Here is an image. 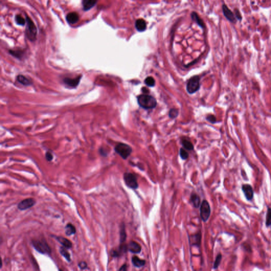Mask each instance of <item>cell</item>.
Returning <instances> with one entry per match:
<instances>
[{"label":"cell","mask_w":271,"mask_h":271,"mask_svg":"<svg viewBox=\"0 0 271 271\" xmlns=\"http://www.w3.org/2000/svg\"><path fill=\"white\" fill-rule=\"evenodd\" d=\"M211 208L208 202L206 200H203L200 205V215L201 219L203 222L206 223L210 216Z\"/></svg>","instance_id":"cell-6"},{"label":"cell","mask_w":271,"mask_h":271,"mask_svg":"<svg viewBox=\"0 0 271 271\" xmlns=\"http://www.w3.org/2000/svg\"><path fill=\"white\" fill-rule=\"evenodd\" d=\"M59 271H63V270H62V269H59Z\"/></svg>","instance_id":"cell-41"},{"label":"cell","mask_w":271,"mask_h":271,"mask_svg":"<svg viewBox=\"0 0 271 271\" xmlns=\"http://www.w3.org/2000/svg\"><path fill=\"white\" fill-rule=\"evenodd\" d=\"M54 238L66 249H70L72 247V243L70 240L64 237L54 236Z\"/></svg>","instance_id":"cell-15"},{"label":"cell","mask_w":271,"mask_h":271,"mask_svg":"<svg viewBox=\"0 0 271 271\" xmlns=\"http://www.w3.org/2000/svg\"><path fill=\"white\" fill-rule=\"evenodd\" d=\"M128 251L127 245L122 244L120 245L118 248L112 250L111 252V255L113 257H119L121 256L124 253H126Z\"/></svg>","instance_id":"cell-12"},{"label":"cell","mask_w":271,"mask_h":271,"mask_svg":"<svg viewBox=\"0 0 271 271\" xmlns=\"http://www.w3.org/2000/svg\"><path fill=\"white\" fill-rule=\"evenodd\" d=\"M65 230L66 235L67 236L74 235L76 232L75 226L70 223L66 225L65 228Z\"/></svg>","instance_id":"cell-24"},{"label":"cell","mask_w":271,"mask_h":271,"mask_svg":"<svg viewBox=\"0 0 271 271\" xmlns=\"http://www.w3.org/2000/svg\"><path fill=\"white\" fill-rule=\"evenodd\" d=\"M118 271H127V265L125 263L121 266Z\"/></svg>","instance_id":"cell-39"},{"label":"cell","mask_w":271,"mask_h":271,"mask_svg":"<svg viewBox=\"0 0 271 271\" xmlns=\"http://www.w3.org/2000/svg\"><path fill=\"white\" fill-rule=\"evenodd\" d=\"M45 158L47 161L51 162L53 159V155L52 154V153L51 152H49V151L47 152L45 154Z\"/></svg>","instance_id":"cell-35"},{"label":"cell","mask_w":271,"mask_h":271,"mask_svg":"<svg viewBox=\"0 0 271 271\" xmlns=\"http://www.w3.org/2000/svg\"><path fill=\"white\" fill-rule=\"evenodd\" d=\"M190 200L195 208H198L201 205L200 198L197 194L195 193H192L191 196H190Z\"/></svg>","instance_id":"cell-19"},{"label":"cell","mask_w":271,"mask_h":271,"mask_svg":"<svg viewBox=\"0 0 271 271\" xmlns=\"http://www.w3.org/2000/svg\"><path fill=\"white\" fill-rule=\"evenodd\" d=\"M99 153L100 155L103 157H107L108 156V152L103 147H101L99 149Z\"/></svg>","instance_id":"cell-36"},{"label":"cell","mask_w":271,"mask_h":271,"mask_svg":"<svg viewBox=\"0 0 271 271\" xmlns=\"http://www.w3.org/2000/svg\"><path fill=\"white\" fill-rule=\"evenodd\" d=\"M36 203V201L33 198H28L21 201L18 204V208L20 210L23 211L27 210L34 207Z\"/></svg>","instance_id":"cell-8"},{"label":"cell","mask_w":271,"mask_h":271,"mask_svg":"<svg viewBox=\"0 0 271 271\" xmlns=\"http://www.w3.org/2000/svg\"><path fill=\"white\" fill-rule=\"evenodd\" d=\"M32 244L34 249L42 254H50L51 252V247L44 238L32 240Z\"/></svg>","instance_id":"cell-2"},{"label":"cell","mask_w":271,"mask_h":271,"mask_svg":"<svg viewBox=\"0 0 271 271\" xmlns=\"http://www.w3.org/2000/svg\"><path fill=\"white\" fill-rule=\"evenodd\" d=\"M26 34L27 38L30 41H34L36 39L37 30L34 22L29 17H26Z\"/></svg>","instance_id":"cell-3"},{"label":"cell","mask_w":271,"mask_h":271,"mask_svg":"<svg viewBox=\"0 0 271 271\" xmlns=\"http://www.w3.org/2000/svg\"><path fill=\"white\" fill-rule=\"evenodd\" d=\"M136 28L138 31L142 32L146 29V23L144 20L142 19L137 20L135 23Z\"/></svg>","instance_id":"cell-21"},{"label":"cell","mask_w":271,"mask_h":271,"mask_svg":"<svg viewBox=\"0 0 271 271\" xmlns=\"http://www.w3.org/2000/svg\"><path fill=\"white\" fill-rule=\"evenodd\" d=\"M235 15L236 18L238 20L241 21V20H242V15L240 14V11L238 10V9H235Z\"/></svg>","instance_id":"cell-37"},{"label":"cell","mask_w":271,"mask_h":271,"mask_svg":"<svg viewBox=\"0 0 271 271\" xmlns=\"http://www.w3.org/2000/svg\"><path fill=\"white\" fill-rule=\"evenodd\" d=\"M128 250L133 254H139L141 252V245L135 241H131L127 245Z\"/></svg>","instance_id":"cell-14"},{"label":"cell","mask_w":271,"mask_h":271,"mask_svg":"<svg viewBox=\"0 0 271 271\" xmlns=\"http://www.w3.org/2000/svg\"><path fill=\"white\" fill-rule=\"evenodd\" d=\"M167 271H170V270H167Z\"/></svg>","instance_id":"cell-42"},{"label":"cell","mask_w":271,"mask_h":271,"mask_svg":"<svg viewBox=\"0 0 271 271\" xmlns=\"http://www.w3.org/2000/svg\"><path fill=\"white\" fill-rule=\"evenodd\" d=\"M206 119L207 121L210 122L211 124H215V122H217V119H216L215 116L212 114L208 115L206 117Z\"/></svg>","instance_id":"cell-34"},{"label":"cell","mask_w":271,"mask_h":271,"mask_svg":"<svg viewBox=\"0 0 271 271\" xmlns=\"http://www.w3.org/2000/svg\"><path fill=\"white\" fill-rule=\"evenodd\" d=\"M124 182L126 185L129 188L136 190L138 188L137 177L135 175L129 172H126L124 174Z\"/></svg>","instance_id":"cell-5"},{"label":"cell","mask_w":271,"mask_h":271,"mask_svg":"<svg viewBox=\"0 0 271 271\" xmlns=\"http://www.w3.org/2000/svg\"><path fill=\"white\" fill-rule=\"evenodd\" d=\"M59 252L61 255L65 258V259L69 262L71 261V259H70V253L68 252L67 250H66L65 248L64 247H60L59 249Z\"/></svg>","instance_id":"cell-25"},{"label":"cell","mask_w":271,"mask_h":271,"mask_svg":"<svg viewBox=\"0 0 271 271\" xmlns=\"http://www.w3.org/2000/svg\"><path fill=\"white\" fill-rule=\"evenodd\" d=\"M78 20L79 15L76 12H70L66 16V20L70 24H75Z\"/></svg>","instance_id":"cell-16"},{"label":"cell","mask_w":271,"mask_h":271,"mask_svg":"<svg viewBox=\"0 0 271 271\" xmlns=\"http://www.w3.org/2000/svg\"><path fill=\"white\" fill-rule=\"evenodd\" d=\"M137 99L139 105L146 110L153 109L157 105L156 100L150 95H141L138 96Z\"/></svg>","instance_id":"cell-1"},{"label":"cell","mask_w":271,"mask_h":271,"mask_svg":"<svg viewBox=\"0 0 271 271\" xmlns=\"http://www.w3.org/2000/svg\"><path fill=\"white\" fill-rule=\"evenodd\" d=\"M81 78H82L81 76H79L77 78H65L63 80V82L66 85H67L68 87H70L71 88H75L78 86Z\"/></svg>","instance_id":"cell-13"},{"label":"cell","mask_w":271,"mask_h":271,"mask_svg":"<svg viewBox=\"0 0 271 271\" xmlns=\"http://www.w3.org/2000/svg\"><path fill=\"white\" fill-rule=\"evenodd\" d=\"M200 86V78L198 76H194L188 81L186 85V90L190 94H193L198 91Z\"/></svg>","instance_id":"cell-7"},{"label":"cell","mask_w":271,"mask_h":271,"mask_svg":"<svg viewBox=\"0 0 271 271\" xmlns=\"http://www.w3.org/2000/svg\"><path fill=\"white\" fill-rule=\"evenodd\" d=\"M202 234L200 231L189 237V243L191 246L200 247L201 246Z\"/></svg>","instance_id":"cell-9"},{"label":"cell","mask_w":271,"mask_h":271,"mask_svg":"<svg viewBox=\"0 0 271 271\" xmlns=\"http://www.w3.org/2000/svg\"><path fill=\"white\" fill-rule=\"evenodd\" d=\"M143 91L145 93H147V92H149V91L148 90V89L145 88V87H143Z\"/></svg>","instance_id":"cell-40"},{"label":"cell","mask_w":271,"mask_h":271,"mask_svg":"<svg viewBox=\"0 0 271 271\" xmlns=\"http://www.w3.org/2000/svg\"><path fill=\"white\" fill-rule=\"evenodd\" d=\"M78 265L81 270H85L86 269L87 267V263L84 261H81Z\"/></svg>","instance_id":"cell-38"},{"label":"cell","mask_w":271,"mask_h":271,"mask_svg":"<svg viewBox=\"0 0 271 271\" xmlns=\"http://www.w3.org/2000/svg\"><path fill=\"white\" fill-rule=\"evenodd\" d=\"M127 238V234L125 229V225L124 223H122L120 228V244H124L126 242Z\"/></svg>","instance_id":"cell-22"},{"label":"cell","mask_w":271,"mask_h":271,"mask_svg":"<svg viewBox=\"0 0 271 271\" xmlns=\"http://www.w3.org/2000/svg\"><path fill=\"white\" fill-rule=\"evenodd\" d=\"M182 145L183 146V148L185 150L191 151L194 149V146L193 144L191 142V141L186 138L182 139L181 141Z\"/></svg>","instance_id":"cell-23"},{"label":"cell","mask_w":271,"mask_h":271,"mask_svg":"<svg viewBox=\"0 0 271 271\" xmlns=\"http://www.w3.org/2000/svg\"><path fill=\"white\" fill-rule=\"evenodd\" d=\"M131 261L133 264V266L136 267L140 268L141 267L145 266L146 264V261L145 259H139L137 256H133L131 259Z\"/></svg>","instance_id":"cell-17"},{"label":"cell","mask_w":271,"mask_h":271,"mask_svg":"<svg viewBox=\"0 0 271 271\" xmlns=\"http://www.w3.org/2000/svg\"><path fill=\"white\" fill-rule=\"evenodd\" d=\"M145 83L148 86H154L155 84V81L154 78L152 77H147L145 80Z\"/></svg>","instance_id":"cell-32"},{"label":"cell","mask_w":271,"mask_h":271,"mask_svg":"<svg viewBox=\"0 0 271 271\" xmlns=\"http://www.w3.org/2000/svg\"><path fill=\"white\" fill-rule=\"evenodd\" d=\"M10 53L12 55V56H15V57L19 58V59L21 58L23 55V51H21L10 50Z\"/></svg>","instance_id":"cell-31"},{"label":"cell","mask_w":271,"mask_h":271,"mask_svg":"<svg viewBox=\"0 0 271 271\" xmlns=\"http://www.w3.org/2000/svg\"><path fill=\"white\" fill-rule=\"evenodd\" d=\"M179 156L183 160H186L189 157V153L183 148H181L179 150Z\"/></svg>","instance_id":"cell-30"},{"label":"cell","mask_w":271,"mask_h":271,"mask_svg":"<svg viewBox=\"0 0 271 271\" xmlns=\"http://www.w3.org/2000/svg\"><path fill=\"white\" fill-rule=\"evenodd\" d=\"M192 18L194 20L196 21L198 24L201 27H204V22H203V21L199 18L198 15L196 14V12H192L191 15Z\"/></svg>","instance_id":"cell-27"},{"label":"cell","mask_w":271,"mask_h":271,"mask_svg":"<svg viewBox=\"0 0 271 271\" xmlns=\"http://www.w3.org/2000/svg\"><path fill=\"white\" fill-rule=\"evenodd\" d=\"M222 8L223 13L226 19L232 23H236L237 22V19L235 17V14H234V13L228 8L225 4H223Z\"/></svg>","instance_id":"cell-10"},{"label":"cell","mask_w":271,"mask_h":271,"mask_svg":"<svg viewBox=\"0 0 271 271\" xmlns=\"http://www.w3.org/2000/svg\"><path fill=\"white\" fill-rule=\"evenodd\" d=\"M97 3V1L94 0H83L82 2L83 10L84 11L90 10L91 8L94 7Z\"/></svg>","instance_id":"cell-18"},{"label":"cell","mask_w":271,"mask_h":271,"mask_svg":"<svg viewBox=\"0 0 271 271\" xmlns=\"http://www.w3.org/2000/svg\"><path fill=\"white\" fill-rule=\"evenodd\" d=\"M221 259H222V255L221 254H218L215 258V262H214L213 269L216 270V269H218V267L220 265Z\"/></svg>","instance_id":"cell-29"},{"label":"cell","mask_w":271,"mask_h":271,"mask_svg":"<svg viewBox=\"0 0 271 271\" xmlns=\"http://www.w3.org/2000/svg\"><path fill=\"white\" fill-rule=\"evenodd\" d=\"M242 189L247 200H252L254 197V191L252 186L249 184H244L242 186Z\"/></svg>","instance_id":"cell-11"},{"label":"cell","mask_w":271,"mask_h":271,"mask_svg":"<svg viewBox=\"0 0 271 271\" xmlns=\"http://www.w3.org/2000/svg\"><path fill=\"white\" fill-rule=\"evenodd\" d=\"M17 80L18 82L24 86H29L32 84L31 80L26 77L24 75H19L17 76Z\"/></svg>","instance_id":"cell-20"},{"label":"cell","mask_w":271,"mask_h":271,"mask_svg":"<svg viewBox=\"0 0 271 271\" xmlns=\"http://www.w3.org/2000/svg\"><path fill=\"white\" fill-rule=\"evenodd\" d=\"M179 115V111L177 109H171L169 111L168 116L169 118L171 119H175L177 118V116Z\"/></svg>","instance_id":"cell-33"},{"label":"cell","mask_w":271,"mask_h":271,"mask_svg":"<svg viewBox=\"0 0 271 271\" xmlns=\"http://www.w3.org/2000/svg\"><path fill=\"white\" fill-rule=\"evenodd\" d=\"M265 224H266V226L267 227H269L271 226V208H270V207L267 208Z\"/></svg>","instance_id":"cell-28"},{"label":"cell","mask_w":271,"mask_h":271,"mask_svg":"<svg viewBox=\"0 0 271 271\" xmlns=\"http://www.w3.org/2000/svg\"><path fill=\"white\" fill-rule=\"evenodd\" d=\"M15 20L17 23L20 26H24L26 23V20L21 15H17L15 17Z\"/></svg>","instance_id":"cell-26"},{"label":"cell","mask_w":271,"mask_h":271,"mask_svg":"<svg viewBox=\"0 0 271 271\" xmlns=\"http://www.w3.org/2000/svg\"><path fill=\"white\" fill-rule=\"evenodd\" d=\"M114 151L124 160H127L133 152V149L130 146L125 143H118L114 147Z\"/></svg>","instance_id":"cell-4"}]
</instances>
